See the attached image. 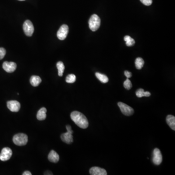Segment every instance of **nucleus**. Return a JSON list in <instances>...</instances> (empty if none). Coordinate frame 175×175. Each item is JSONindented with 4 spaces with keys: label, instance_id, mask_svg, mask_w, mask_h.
<instances>
[{
    "label": "nucleus",
    "instance_id": "obj_1",
    "mask_svg": "<svg viewBox=\"0 0 175 175\" xmlns=\"http://www.w3.org/2000/svg\"><path fill=\"white\" fill-rule=\"evenodd\" d=\"M72 120L79 128L87 129L89 126V122L86 117L82 113L77 111H74L71 114Z\"/></svg>",
    "mask_w": 175,
    "mask_h": 175
},
{
    "label": "nucleus",
    "instance_id": "obj_2",
    "mask_svg": "<svg viewBox=\"0 0 175 175\" xmlns=\"http://www.w3.org/2000/svg\"><path fill=\"white\" fill-rule=\"evenodd\" d=\"M101 20L99 17L96 14H94L90 17L89 20L90 28L92 31H96L100 26Z\"/></svg>",
    "mask_w": 175,
    "mask_h": 175
},
{
    "label": "nucleus",
    "instance_id": "obj_3",
    "mask_svg": "<svg viewBox=\"0 0 175 175\" xmlns=\"http://www.w3.org/2000/svg\"><path fill=\"white\" fill-rule=\"evenodd\" d=\"M13 141L18 146H25L28 142V137L25 134L18 133L14 136Z\"/></svg>",
    "mask_w": 175,
    "mask_h": 175
},
{
    "label": "nucleus",
    "instance_id": "obj_4",
    "mask_svg": "<svg viewBox=\"0 0 175 175\" xmlns=\"http://www.w3.org/2000/svg\"><path fill=\"white\" fill-rule=\"evenodd\" d=\"M118 106L120 108L122 113L125 116H131L134 112V111L132 107L123 102H118Z\"/></svg>",
    "mask_w": 175,
    "mask_h": 175
},
{
    "label": "nucleus",
    "instance_id": "obj_5",
    "mask_svg": "<svg viewBox=\"0 0 175 175\" xmlns=\"http://www.w3.org/2000/svg\"><path fill=\"white\" fill-rule=\"evenodd\" d=\"M23 29L27 36H32L34 31L33 24L30 20H25L23 25Z\"/></svg>",
    "mask_w": 175,
    "mask_h": 175
},
{
    "label": "nucleus",
    "instance_id": "obj_6",
    "mask_svg": "<svg viewBox=\"0 0 175 175\" xmlns=\"http://www.w3.org/2000/svg\"><path fill=\"white\" fill-rule=\"evenodd\" d=\"M69 32V27L66 24H63L57 32V37L59 40H64Z\"/></svg>",
    "mask_w": 175,
    "mask_h": 175
},
{
    "label": "nucleus",
    "instance_id": "obj_7",
    "mask_svg": "<svg viewBox=\"0 0 175 175\" xmlns=\"http://www.w3.org/2000/svg\"><path fill=\"white\" fill-rule=\"evenodd\" d=\"M12 155L11 149L9 147H5L2 150L0 154V160L2 162H5L9 160Z\"/></svg>",
    "mask_w": 175,
    "mask_h": 175
},
{
    "label": "nucleus",
    "instance_id": "obj_8",
    "mask_svg": "<svg viewBox=\"0 0 175 175\" xmlns=\"http://www.w3.org/2000/svg\"><path fill=\"white\" fill-rule=\"evenodd\" d=\"M153 163L155 165H160L163 161V157L160 150L158 148L154 149L153 157L152 159Z\"/></svg>",
    "mask_w": 175,
    "mask_h": 175
},
{
    "label": "nucleus",
    "instance_id": "obj_9",
    "mask_svg": "<svg viewBox=\"0 0 175 175\" xmlns=\"http://www.w3.org/2000/svg\"><path fill=\"white\" fill-rule=\"evenodd\" d=\"M2 68L7 72L11 73L14 72L16 70L17 64L15 62L5 61L2 64Z\"/></svg>",
    "mask_w": 175,
    "mask_h": 175
},
{
    "label": "nucleus",
    "instance_id": "obj_10",
    "mask_svg": "<svg viewBox=\"0 0 175 175\" xmlns=\"http://www.w3.org/2000/svg\"><path fill=\"white\" fill-rule=\"evenodd\" d=\"M7 106L11 112H18L20 110V104L17 101H9L7 102Z\"/></svg>",
    "mask_w": 175,
    "mask_h": 175
},
{
    "label": "nucleus",
    "instance_id": "obj_11",
    "mask_svg": "<svg viewBox=\"0 0 175 175\" xmlns=\"http://www.w3.org/2000/svg\"><path fill=\"white\" fill-rule=\"evenodd\" d=\"M90 173L92 175H107L106 170L99 167H92L90 170Z\"/></svg>",
    "mask_w": 175,
    "mask_h": 175
},
{
    "label": "nucleus",
    "instance_id": "obj_12",
    "mask_svg": "<svg viewBox=\"0 0 175 175\" xmlns=\"http://www.w3.org/2000/svg\"><path fill=\"white\" fill-rule=\"evenodd\" d=\"M72 134V132L67 131V132L62 134L60 137L63 142L67 144H70L73 142V136Z\"/></svg>",
    "mask_w": 175,
    "mask_h": 175
},
{
    "label": "nucleus",
    "instance_id": "obj_13",
    "mask_svg": "<svg viewBox=\"0 0 175 175\" xmlns=\"http://www.w3.org/2000/svg\"><path fill=\"white\" fill-rule=\"evenodd\" d=\"M48 158L50 162L57 163L59 162V156L56 152L54 150H51L49 154Z\"/></svg>",
    "mask_w": 175,
    "mask_h": 175
},
{
    "label": "nucleus",
    "instance_id": "obj_14",
    "mask_svg": "<svg viewBox=\"0 0 175 175\" xmlns=\"http://www.w3.org/2000/svg\"><path fill=\"white\" fill-rule=\"evenodd\" d=\"M46 108L45 107H42L39 111H38L37 115V120L42 121V120H45L46 118Z\"/></svg>",
    "mask_w": 175,
    "mask_h": 175
},
{
    "label": "nucleus",
    "instance_id": "obj_15",
    "mask_svg": "<svg viewBox=\"0 0 175 175\" xmlns=\"http://www.w3.org/2000/svg\"><path fill=\"white\" fill-rule=\"evenodd\" d=\"M166 122L171 129L175 130V117L173 115H168L166 117Z\"/></svg>",
    "mask_w": 175,
    "mask_h": 175
},
{
    "label": "nucleus",
    "instance_id": "obj_16",
    "mask_svg": "<svg viewBox=\"0 0 175 175\" xmlns=\"http://www.w3.org/2000/svg\"><path fill=\"white\" fill-rule=\"evenodd\" d=\"M42 82V79L40 77L37 76H33L31 77L30 82L33 87H37L40 85Z\"/></svg>",
    "mask_w": 175,
    "mask_h": 175
},
{
    "label": "nucleus",
    "instance_id": "obj_17",
    "mask_svg": "<svg viewBox=\"0 0 175 175\" xmlns=\"http://www.w3.org/2000/svg\"><path fill=\"white\" fill-rule=\"evenodd\" d=\"M136 95L139 98L142 97H149L151 95V94L149 92H145L142 89H140L136 92Z\"/></svg>",
    "mask_w": 175,
    "mask_h": 175
},
{
    "label": "nucleus",
    "instance_id": "obj_18",
    "mask_svg": "<svg viewBox=\"0 0 175 175\" xmlns=\"http://www.w3.org/2000/svg\"><path fill=\"white\" fill-rule=\"evenodd\" d=\"M57 69L58 70V74L59 77H62L64 71L65 66L63 63L61 61H59L57 63Z\"/></svg>",
    "mask_w": 175,
    "mask_h": 175
},
{
    "label": "nucleus",
    "instance_id": "obj_19",
    "mask_svg": "<svg viewBox=\"0 0 175 175\" xmlns=\"http://www.w3.org/2000/svg\"><path fill=\"white\" fill-rule=\"evenodd\" d=\"M95 76L103 83H106L108 81V77L106 76H105V75H103L102 73H99V72H96Z\"/></svg>",
    "mask_w": 175,
    "mask_h": 175
},
{
    "label": "nucleus",
    "instance_id": "obj_20",
    "mask_svg": "<svg viewBox=\"0 0 175 175\" xmlns=\"http://www.w3.org/2000/svg\"><path fill=\"white\" fill-rule=\"evenodd\" d=\"M144 64H145V61L142 58H138L136 59L135 64L136 68L138 70L141 69L143 67Z\"/></svg>",
    "mask_w": 175,
    "mask_h": 175
},
{
    "label": "nucleus",
    "instance_id": "obj_21",
    "mask_svg": "<svg viewBox=\"0 0 175 175\" xmlns=\"http://www.w3.org/2000/svg\"><path fill=\"white\" fill-rule=\"evenodd\" d=\"M124 41L126 42V45L128 46H133L135 43L133 38L130 37L129 36H125L124 37Z\"/></svg>",
    "mask_w": 175,
    "mask_h": 175
},
{
    "label": "nucleus",
    "instance_id": "obj_22",
    "mask_svg": "<svg viewBox=\"0 0 175 175\" xmlns=\"http://www.w3.org/2000/svg\"><path fill=\"white\" fill-rule=\"evenodd\" d=\"M76 81V76L73 74L68 75L66 78V82L68 83H73Z\"/></svg>",
    "mask_w": 175,
    "mask_h": 175
},
{
    "label": "nucleus",
    "instance_id": "obj_23",
    "mask_svg": "<svg viewBox=\"0 0 175 175\" xmlns=\"http://www.w3.org/2000/svg\"><path fill=\"white\" fill-rule=\"evenodd\" d=\"M124 86L125 88V89L128 90L131 89L132 86V83H131L130 80H129V78L127 79V80H125V81L124 82Z\"/></svg>",
    "mask_w": 175,
    "mask_h": 175
},
{
    "label": "nucleus",
    "instance_id": "obj_24",
    "mask_svg": "<svg viewBox=\"0 0 175 175\" xmlns=\"http://www.w3.org/2000/svg\"><path fill=\"white\" fill-rule=\"evenodd\" d=\"M6 54V50L3 48H0V60H1L5 57Z\"/></svg>",
    "mask_w": 175,
    "mask_h": 175
},
{
    "label": "nucleus",
    "instance_id": "obj_25",
    "mask_svg": "<svg viewBox=\"0 0 175 175\" xmlns=\"http://www.w3.org/2000/svg\"><path fill=\"white\" fill-rule=\"evenodd\" d=\"M140 1L145 6H149L152 3V0H140Z\"/></svg>",
    "mask_w": 175,
    "mask_h": 175
},
{
    "label": "nucleus",
    "instance_id": "obj_26",
    "mask_svg": "<svg viewBox=\"0 0 175 175\" xmlns=\"http://www.w3.org/2000/svg\"><path fill=\"white\" fill-rule=\"evenodd\" d=\"M124 73L125 77H127L128 78H130L132 77V73H131V72H129L128 71H125Z\"/></svg>",
    "mask_w": 175,
    "mask_h": 175
},
{
    "label": "nucleus",
    "instance_id": "obj_27",
    "mask_svg": "<svg viewBox=\"0 0 175 175\" xmlns=\"http://www.w3.org/2000/svg\"><path fill=\"white\" fill-rule=\"evenodd\" d=\"M66 129H67V131H68V132L73 133V131H72V129L70 125H66Z\"/></svg>",
    "mask_w": 175,
    "mask_h": 175
},
{
    "label": "nucleus",
    "instance_id": "obj_28",
    "mask_svg": "<svg viewBox=\"0 0 175 175\" xmlns=\"http://www.w3.org/2000/svg\"><path fill=\"white\" fill-rule=\"evenodd\" d=\"M23 175H31L32 174L31 173L30 171H26L25 172H24V173L23 174Z\"/></svg>",
    "mask_w": 175,
    "mask_h": 175
},
{
    "label": "nucleus",
    "instance_id": "obj_29",
    "mask_svg": "<svg viewBox=\"0 0 175 175\" xmlns=\"http://www.w3.org/2000/svg\"><path fill=\"white\" fill-rule=\"evenodd\" d=\"M19 1H25V0H19Z\"/></svg>",
    "mask_w": 175,
    "mask_h": 175
}]
</instances>
